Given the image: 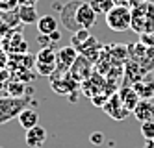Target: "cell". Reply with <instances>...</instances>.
<instances>
[{"label": "cell", "mask_w": 154, "mask_h": 148, "mask_svg": "<svg viewBox=\"0 0 154 148\" xmlns=\"http://www.w3.org/2000/svg\"><path fill=\"white\" fill-rule=\"evenodd\" d=\"M97 11L91 8L89 2H80V0H72L61 9V22L63 26L71 32L78 30H89L97 22Z\"/></svg>", "instance_id": "obj_1"}, {"label": "cell", "mask_w": 154, "mask_h": 148, "mask_svg": "<svg viewBox=\"0 0 154 148\" xmlns=\"http://www.w3.org/2000/svg\"><path fill=\"white\" fill-rule=\"evenodd\" d=\"M132 30L137 35L154 33V2L147 0V2L132 8Z\"/></svg>", "instance_id": "obj_2"}, {"label": "cell", "mask_w": 154, "mask_h": 148, "mask_svg": "<svg viewBox=\"0 0 154 148\" xmlns=\"http://www.w3.org/2000/svg\"><path fill=\"white\" fill-rule=\"evenodd\" d=\"M32 102L30 96H2L0 98V126L20 115V111L26 109Z\"/></svg>", "instance_id": "obj_3"}, {"label": "cell", "mask_w": 154, "mask_h": 148, "mask_svg": "<svg viewBox=\"0 0 154 148\" xmlns=\"http://www.w3.org/2000/svg\"><path fill=\"white\" fill-rule=\"evenodd\" d=\"M106 24L113 32L132 30V8L117 4L113 9H109L106 13Z\"/></svg>", "instance_id": "obj_4"}, {"label": "cell", "mask_w": 154, "mask_h": 148, "mask_svg": "<svg viewBox=\"0 0 154 148\" xmlns=\"http://www.w3.org/2000/svg\"><path fill=\"white\" fill-rule=\"evenodd\" d=\"M0 47L8 54H26L28 52V43L23 35V28L20 26L11 28L4 37H0Z\"/></svg>", "instance_id": "obj_5"}, {"label": "cell", "mask_w": 154, "mask_h": 148, "mask_svg": "<svg viewBox=\"0 0 154 148\" xmlns=\"http://www.w3.org/2000/svg\"><path fill=\"white\" fill-rule=\"evenodd\" d=\"M56 52H54L50 47H43L37 56H35V71L41 76H52L56 72Z\"/></svg>", "instance_id": "obj_6"}, {"label": "cell", "mask_w": 154, "mask_h": 148, "mask_svg": "<svg viewBox=\"0 0 154 148\" xmlns=\"http://www.w3.org/2000/svg\"><path fill=\"white\" fill-rule=\"evenodd\" d=\"M50 78H52V89L58 95H67L71 91H76V85H78V82L72 78L71 72H58L56 71Z\"/></svg>", "instance_id": "obj_7"}, {"label": "cell", "mask_w": 154, "mask_h": 148, "mask_svg": "<svg viewBox=\"0 0 154 148\" xmlns=\"http://www.w3.org/2000/svg\"><path fill=\"white\" fill-rule=\"evenodd\" d=\"M102 109L108 113L109 117H112L113 120H125L132 111H128L125 107V104L121 102V96L119 93H113V95H109V98L106 100V104L102 106Z\"/></svg>", "instance_id": "obj_8"}, {"label": "cell", "mask_w": 154, "mask_h": 148, "mask_svg": "<svg viewBox=\"0 0 154 148\" xmlns=\"http://www.w3.org/2000/svg\"><path fill=\"white\" fill-rule=\"evenodd\" d=\"M76 58H78V50L74 47H63L56 54V71L58 72H69L71 67L74 65Z\"/></svg>", "instance_id": "obj_9"}, {"label": "cell", "mask_w": 154, "mask_h": 148, "mask_svg": "<svg viewBox=\"0 0 154 148\" xmlns=\"http://www.w3.org/2000/svg\"><path fill=\"white\" fill-rule=\"evenodd\" d=\"M35 67V58L30 54H9V61H8V69L11 72H23V71H32Z\"/></svg>", "instance_id": "obj_10"}, {"label": "cell", "mask_w": 154, "mask_h": 148, "mask_svg": "<svg viewBox=\"0 0 154 148\" xmlns=\"http://www.w3.org/2000/svg\"><path fill=\"white\" fill-rule=\"evenodd\" d=\"M47 143V130L41 128L39 124L32 130H26V146L28 148H41Z\"/></svg>", "instance_id": "obj_11"}, {"label": "cell", "mask_w": 154, "mask_h": 148, "mask_svg": "<svg viewBox=\"0 0 154 148\" xmlns=\"http://www.w3.org/2000/svg\"><path fill=\"white\" fill-rule=\"evenodd\" d=\"M117 93H119V96H121V102L125 104V107H126L128 111H134L136 106L139 104V100H141L139 95L136 93V89L132 87V85H123V87L117 91Z\"/></svg>", "instance_id": "obj_12"}, {"label": "cell", "mask_w": 154, "mask_h": 148, "mask_svg": "<svg viewBox=\"0 0 154 148\" xmlns=\"http://www.w3.org/2000/svg\"><path fill=\"white\" fill-rule=\"evenodd\" d=\"M132 113H134V117L139 122L154 120V104H152V100H139V104L136 106V109Z\"/></svg>", "instance_id": "obj_13"}, {"label": "cell", "mask_w": 154, "mask_h": 148, "mask_svg": "<svg viewBox=\"0 0 154 148\" xmlns=\"http://www.w3.org/2000/svg\"><path fill=\"white\" fill-rule=\"evenodd\" d=\"M136 89V93L139 95L141 100H152L154 98V80L152 78H143L139 82L132 85Z\"/></svg>", "instance_id": "obj_14"}, {"label": "cell", "mask_w": 154, "mask_h": 148, "mask_svg": "<svg viewBox=\"0 0 154 148\" xmlns=\"http://www.w3.org/2000/svg\"><path fill=\"white\" fill-rule=\"evenodd\" d=\"M17 119H19V124H20L24 130H32L34 126H37V124H39V113H37L35 109L26 107V109L20 111V115H19Z\"/></svg>", "instance_id": "obj_15"}, {"label": "cell", "mask_w": 154, "mask_h": 148, "mask_svg": "<svg viewBox=\"0 0 154 148\" xmlns=\"http://www.w3.org/2000/svg\"><path fill=\"white\" fill-rule=\"evenodd\" d=\"M37 30L43 35H52L54 32H58V20L52 15H43L37 20Z\"/></svg>", "instance_id": "obj_16"}, {"label": "cell", "mask_w": 154, "mask_h": 148, "mask_svg": "<svg viewBox=\"0 0 154 148\" xmlns=\"http://www.w3.org/2000/svg\"><path fill=\"white\" fill-rule=\"evenodd\" d=\"M19 19L23 24H34L39 20V13L35 6H19Z\"/></svg>", "instance_id": "obj_17"}, {"label": "cell", "mask_w": 154, "mask_h": 148, "mask_svg": "<svg viewBox=\"0 0 154 148\" xmlns=\"http://www.w3.org/2000/svg\"><path fill=\"white\" fill-rule=\"evenodd\" d=\"M24 89H26V83L17 78L8 82V95L9 96H24Z\"/></svg>", "instance_id": "obj_18"}, {"label": "cell", "mask_w": 154, "mask_h": 148, "mask_svg": "<svg viewBox=\"0 0 154 148\" xmlns=\"http://www.w3.org/2000/svg\"><path fill=\"white\" fill-rule=\"evenodd\" d=\"M89 4L97 13H102V15H106L109 9H113L117 6L115 0H89Z\"/></svg>", "instance_id": "obj_19"}, {"label": "cell", "mask_w": 154, "mask_h": 148, "mask_svg": "<svg viewBox=\"0 0 154 148\" xmlns=\"http://www.w3.org/2000/svg\"><path fill=\"white\" fill-rule=\"evenodd\" d=\"M91 37V33H89V30H78V32H72V39H71V43L74 44V48L78 50L82 44Z\"/></svg>", "instance_id": "obj_20"}, {"label": "cell", "mask_w": 154, "mask_h": 148, "mask_svg": "<svg viewBox=\"0 0 154 148\" xmlns=\"http://www.w3.org/2000/svg\"><path fill=\"white\" fill-rule=\"evenodd\" d=\"M141 135H143L147 141H152V139H154V120L141 122Z\"/></svg>", "instance_id": "obj_21"}, {"label": "cell", "mask_w": 154, "mask_h": 148, "mask_svg": "<svg viewBox=\"0 0 154 148\" xmlns=\"http://www.w3.org/2000/svg\"><path fill=\"white\" fill-rule=\"evenodd\" d=\"M19 8V0H0V11H13Z\"/></svg>", "instance_id": "obj_22"}, {"label": "cell", "mask_w": 154, "mask_h": 148, "mask_svg": "<svg viewBox=\"0 0 154 148\" xmlns=\"http://www.w3.org/2000/svg\"><path fill=\"white\" fill-rule=\"evenodd\" d=\"M139 43L143 47H147V48H154V33H141Z\"/></svg>", "instance_id": "obj_23"}, {"label": "cell", "mask_w": 154, "mask_h": 148, "mask_svg": "<svg viewBox=\"0 0 154 148\" xmlns=\"http://www.w3.org/2000/svg\"><path fill=\"white\" fill-rule=\"evenodd\" d=\"M8 61H9V54L0 47V71H4L8 69Z\"/></svg>", "instance_id": "obj_24"}, {"label": "cell", "mask_w": 154, "mask_h": 148, "mask_svg": "<svg viewBox=\"0 0 154 148\" xmlns=\"http://www.w3.org/2000/svg\"><path fill=\"white\" fill-rule=\"evenodd\" d=\"M89 141H91L93 144H102V143H104V135H102V131H95V133H91V135H89Z\"/></svg>", "instance_id": "obj_25"}, {"label": "cell", "mask_w": 154, "mask_h": 148, "mask_svg": "<svg viewBox=\"0 0 154 148\" xmlns=\"http://www.w3.org/2000/svg\"><path fill=\"white\" fill-rule=\"evenodd\" d=\"M39 0H19V6H35Z\"/></svg>", "instance_id": "obj_26"}, {"label": "cell", "mask_w": 154, "mask_h": 148, "mask_svg": "<svg viewBox=\"0 0 154 148\" xmlns=\"http://www.w3.org/2000/svg\"><path fill=\"white\" fill-rule=\"evenodd\" d=\"M143 2H147V0H128V6H130V8H136V6H139V4H143Z\"/></svg>", "instance_id": "obj_27"}, {"label": "cell", "mask_w": 154, "mask_h": 148, "mask_svg": "<svg viewBox=\"0 0 154 148\" xmlns=\"http://www.w3.org/2000/svg\"><path fill=\"white\" fill-rule=\"evenodd\" d=\"M115 2H123V6H128V0H115Z\"/></svg>", "instance_id": "obj_28"}, {"label": "cell", "mask_w": 154, "mask_h": 148, "mask_svg": "<svg viewBox=\"0 0 154 148\" xmlns=\"http://www.w3.org/2000/svg\"><path fill=\"white\" fill-rule=\"evenodd\" d=\"M152 148H154V139H152Z\"/></svg>", "instance_id": "obj_29"}]
</instances>
